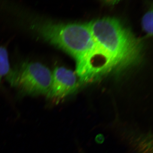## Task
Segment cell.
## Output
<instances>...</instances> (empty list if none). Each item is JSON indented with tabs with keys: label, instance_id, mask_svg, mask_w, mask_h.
Wrapping results in <instances>:
<instances>
[{
	"label": "cell",
	"instance_id": "cell-1",
	"mask_svg": "<svg viewBox=\"0 0 153 153\" xmlns=\"http://www.w3.org/2000/svg\"><path fill=\"white\" fill-rule=\"evenodd\" d=\"M22 17L32 33L74 58L79 79H95L108 70L110 58L96 41L88 23L56 22L32 14Z\"/></svg>",
	"mask_w": 153,
	"mask_h": 153
},
{
	"label": "cell",
	"instance_id": "cell-2",
	"mask_svg": "<svg viewBox=\"0 0 153 153\" xmlns=\"http://www.w3.org/2000/svg\"><path fill=\"white\" fill-rule=\"evenodd\" d=\"M94 37L110 57L114 71H122L139 64L143 44L129 28L113 18L96 19L88 23Z\"/></svg>",
	"mask_w": 153,
	"mask_h": 153
},
{
	"label": "cell",
	"instance_id": "cell-3",
	"mask_svg": "<svg viewBox=\"0 0 153 153\" xmlns=\"http://www.w3.org/2000/svg\"><path fill=\"white\" fill-rule=\"evenodd\" d=\"M6 78L24 94L47 95L51 87L52 72L39 62H25L11 68Z\"/></svg>",
	"mask_w": 153,
	"mask_h": 153
},
{
	"label": "cell",
	"instance_id": "cell-4",
	"mask_svg": "<svg viewBox=\"0 0 153 153\" xmlns=\"http://www.w3.org/2000/svg\"><path fill=\"white\" fill-rule=\"evenodd\" d=\"M76 72L62 66H57L52 72L51 87L47 97L55 102L73 93L78 85Z\"/></svg>",
	"mask_w": 153,
	"mask_h": 153
},
{
	"label": "cell",
	"instance_id": "cell-5",
	"mask_svg": "<svg viewBox=\"0 0 153 153\" xmlns=\"http://www.w3.org/2000/svg\"><path fill=\"white\" fill-rule=\"evenodd\" d=\"M10 69L7 51L4 47H0V83L3 77L7 75Z\"/></svg>",
	"mask_w": 153,
	"mask_h": 153
},
{
	"label": "cell",
	"instance_id": "cell-6",
	"mask_svg": "<svg viewBox=\"0 0 153 153\" xmlns=\"http://www.w3.org/2000/svg\"><path fill=\"white\" fill-rule=\"evenodd\" d=\"M153 10H149L144 15L142 20L143 30L149 36L153 35Z\"/></svg>",
	"mask_w": 153,
	"mask_h": 153
}]
</instances>
